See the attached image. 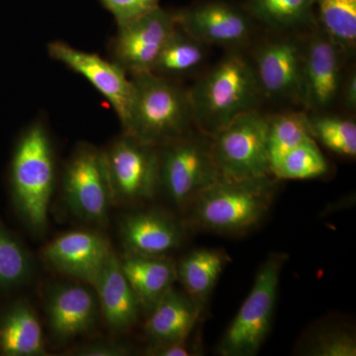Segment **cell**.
Returning a JSON list of instances; mask_svg holds the SVG:
<instances>
[{"label": "cell", "mask_w": 356, "mask_h": 356, "mask_svg": "<svg viewBox=\"0 0 356 356\" xmlns=\"http://www.w3.org/2000/svg\"><path fill=\"white\" fill-rule=\"evenodd\" d=\"M194 126L213 137L234 119L257 110L262 97L254 63L229 51L188 90Z\"/></svg>", "instance_id": "obj_1"}, {"label": "cell", "mask_w": 356, "mask_h": 356, "mask_svg": "<svg viewBox=\"0 0 356 356\" xmlns=\"http://www.w3.org/2000/svg\"><path fill=\"white\" fill-rule=\"evenodd\" d=\"M315 6L321 29L351 57L356 46V0H315Z\"/></svg>", "instance_id": "obj_25"}, {"label": "cell", "mask_w": 356, "mask_h": 356, "mask_svg": "<svg viewBox=\"0 0 356 356\" xmlns=\"http://www.w3.org/2000/svg\"><path fill=\"white\" fill-rule=\"evenodd\" d=\"M207 46L177 25L159 54L151 74L172 81L188 76L203 64Z\"/></svg>", "instance_id": "obj_23"}, {"label": "cell", "mask_w": 356, "mask_h": 356, "mask_svg": "<svg viewBox=\"0 0 356 356\" xmlns=\"http://www.w3.org/2000/svg\"><path fill=\"white\" fill-rule=\"evenodd\" d=\"M44 310L49 332L57 343H67L92 332L100 315L95 290L74 283L49 288Z\"/></svg>", "instance_id": "obj_15"}, {"label": "cell", "mask_w": 356, "mask_h": 356, "mask_svg": "<svg viewBox=\"0 0 356 356\" xmlns=\"http://www.w3.org/2000/svg\"><path fill=\"white\" fill-rule=\"evenodd\" d=\"M311 139L305 112H287L267 118V149L271 172L285 154Z\"/></svg>", "instance_id": "obj_24"}, {"label": "cell", "mask_w": 356, "mask_h": 356, "mask_svg": "<svg viewBox=\"0 0 356 356\" xmlns=\"http://www.w3.org/2000/svg\"><path fill=\"white\" fill-rule=\"evenodd\" d=\"M100 314L107 327L120 334L132 330L139 321L142 307L122 270L120 259L113 252L92 286Z\"/></svg>", "instance_id": "obj_18"}, {"label": "cell", "mask_w": 356, "mask_h": 356, "mask_svg": "<svg viewBox=\"0 0 356 356\" xmlns=\"http://www.w3.org/2000/svg\"><path fill=\"white\" fill-rule=\"evenodd\" d=\"M133 350L127 343L115 341H95L83 343L67 351L74 356H127Z\"/></svg>", "instance_id": "obj_32"}, {"label": "cell", "mask_w": 356, "mask_h": 356, "mask_svg": "<svg viewBox=\"0 0 356 356\" xmlns=\"http://www.w3.org/2000/svg\"><path fill=\"white\" fill-rule=\"evenodd\" d=\"M102 151L113 205L154 197L159 189L158 147L122 133Z\"/></svg>", "instance_id": "obj_9"}, {"label": "cell", "mask_w": 356, "mask_h": 356, "mask_svg": "<svg viewBox=\"0 0 356 356\" xmlns=\"http://www.w3.org/2000/svg\"><path fill=\"white\" fill-rule=\"evenodd\" d=\"M210 139L213 159L222 177H273L267 149V118L257 110L236 117Z\"/></svg>", "instance_id": "obj_6"}, {"label": "cell", "mask_w": 356, "mask_h": 356, "mask_svg": "<svg viewBox=\"0 0 356 356\" xmlns=\"http://www.w3.org/2000/svg\"><path fill=\"white\" fill-rule=\"evenodd\" d=\"M343 106L350 111H355L356 108V74L351 72L346 79H343L341 86V95Z\"/></svg>", "instance_id": "obj_34"}, {"label": "cell", "mask_w": 356, "mask_h": 356, "mask_svg": "<svg viewBox=\"0 0 356 356\" xmlns=\"http://www.w3.org/2000/svg\"><path fill=\"white\" fill-rule=\"evenodd\" d=\"M116 20L117 26L144 15L159 6V0H99Z\"/></svg>", "instance_id": "obj_31"}, {"label": "cell", "mask_w": 356, "mask_h": 356, "mask_svg": "<svg viewBox=\"0 0 356 356\" xmlns=\"http://www.w3.org/2000/svg\"><path fill=\"white\" fill-rule=\"evenodd\" d=\"M305 44L298 38L281 37L257 47L252 63L262 96L303 104Z\"/></svg>", "instance_id": "obj_11"}, {"label": "cell", "mask_w": 356, "mask_h": 356, "mask_svg": "<svg viewBox=\"0 0 356 356\" xmlns=\"http://www.w3.org/2000/svg\"><path fill=\"white\" fill-rule=\"evenodd\" d=\"M200 311L195 300L172 286L149 312L144 327L147 339L151 344L186 341Z\"/></svg>", "instance_id": "obj_19"}, {"label": "cell", "mask_w": 356, "mask_h": 356, "mask_svg": "<svg viewBox=\"0 0 356 356\" xmlns=\"http://www.w3.org/2000/svg\"><path fill=\"white\" fill-rule=\"evenodd\" d=\"M63 194L70 212L95 226H108L111 193L102 149L88 143L77 145L65 163Z\"/></svg>", "instance_id": "obj_8"}, {"label": "cell", "mask_w": 356, "mask_h": 356, "mask_svg": "<svg viewBox=\"0 0 356 356\" xmlns=\"http://www.w3.org/2000/svg\"><path fill=\"white\" fill-rule=\"evenodd\" d=\"M231 259L217 248H198L185 255L177 264V280L184 291L201 305L216 285Z\"/></svg>", "instance_id": "obj_22"}, {"label": "cell", "mask_w": 356, "mask_h": 356, "mask_svg": "<svg viewBox=\"0 0 356 356\" xmlns=\"http://www.w3.org/2000/svg\"><path fill=\"white\" fill-rule=\"evenodd\" d=\"M177 27L175 13L158 6L118 25L110 42L111 60L130 76L151 74L168 37Z\"/></svg>", "instance_id": "obj_10"}, {"label": "cell", "mask_w": 356, "mask_h": 356, "mask_svg": "<svg viewBox=\"0 0 356 356\" xmlns=\"http://www.w3.org/2000/svg\"><path fill=\"white\" fill-rule=\"evenodd\" d=\"M131 79L132 100L123 133L158 147L191 133L194 122L188 90L154 74Z\"/></svg>", "instance_id": "obj_3"}, {"label": "cell", "mask_w": 356, "mask_h": 356, "mask_svg": "<svg viewBox=\"0 0 356 356\" xmlns=\"http://www.w3.org/2000/svg\"><path fill=\"white\" fill-rule=\"evenodd\" d=\"M37 312L25 299L14 301L0 315V355H48Z\"/></svg>", "instance_id": "obj_20"}, {"label": "cell", "mask_w": 356, "mask_h": 356, "mask_svg": "<svg viewBox=\"0 0 356 356\" xmlns=\"http://www.w3.org/2000/svg\"><path fill=\"white\" fill-rule=\"evenodd\" d=\"M276 192L275 177H221L199 192L189 205L192 220L217 233H242L266 217Z\"/></svg>", "instance_id": "obj_4"}, {"label": "cell", "mask_w": 356, "mask_h": 356, "mask_svg": "<svg viewBox=\"0 0 356 356\" xmlns=\"http://www.w3.org/2000/svg\"><path fill=\"white\" fill-rule=\"evenodd\" d=\"M159 189L178 207L209 186L221 173L211 152V142L189 133L159 147Z\"/></svg>", "instance_id": "obj_7"}, {"label": "cell", "mask_w": 356, "mask_h": 356, "mask_svg": "<svg viewBox=\"0 0 356 356\" xmlns=\"http://www.w3.org/2000/svg\"><path fill=\"white\" fill-rule=\"evenodd\" d=\"M33 273L29 250L0 219V294L26 284Z\"/></svg>", "instance_id": "obj_26"}, {"label": "cell", "mask_w": 356, "mask_h": 356, "mask_svg": "<svg viewBox=\"0 0 356 356\" xmlns=\"http://www.w3.org/2000/svg\"><path fill=\"white\" fill-rule=\"evenodd\" d=\"M184 226L161 211H140L126 215L120 222L124 254L161 257L184 242Z\"/></svg>", "instance_id": "obj_17"}, {"label": "cell", "mask_w": 356, "mask_h": 356, "mask_svg": "<svg viewBox=\"0 0 356 356\" xmlns=\"http://www.w3.org/2000/svg\"><path fill=\"white\" fill-rule=\"evenodd\" d=\"M56 182V158L48 128L32 122L14 149L10 165L11 194L16 210L33 235L44 236Z\"/></svg>", "instance_id": "obj_2"}, {"label": "cell", "mask_w": 356, "mask_h": 356, "mask_svg": "<svg viewBox=\"0 0 356 356\" xmlns=\"http://www.w3.org/2000/svg\"><path fill=\"white\" fill-rule=\"evenodd\" d=\"M303 353L313 356H355L356 339L343 329L325 330L308 339Z\"/></svg>", "instance_id": "obj_30"}, {"label": "cell", "mask_w": 356, "mask_h": 356, "mask_svg": "<svg viewBox=\"0 0 356 356\" xmlns=\"http://www.w3.org/2000/svg\"><path fill=\"white\" fill-rule=\"evenodd\" d=\"M312 138L332 152L348 158L356 156V123L353 119L339 115L308 114Z\"/></svg>", "instance_id": "obj_28"}, {"label": "cell", "mask_w": 356, "mask_h": 356, "mask_svg": "<svg viewBox=\"0 0 356 356\" xmlns=\"http://www.w3.org/2000/svg\"><path fill=\"white\" fill-rule=\"evenodd\" d=\"M250 15L271 29L290 31L311 21L315 0H250Z\"/></svg>", "instance_id": "obj_27"}, {"label": "cell", "mask_w": 356, "mask_h": 356, "mask_svg": "<svg viewBox=\"0 0 356 356\" xmlns=\"http://www.w3.org/2000/svg\"><path fill=\"white\" fill-rule=\"evenodd\" d=\"M175 18L180 29L206 44L240 48L252 34L250 16L225 2H210L178 11Z\"/></svg>", "instance_id": "obj_16"}, {"label": "cell", "mask_w": 356, "mask_h": 356, "mask_svg": "<svg viewBox=\"0 0 356 356\" xmlns=\"http://www.w3.org/2000/svg\"><path fill=\"white\" fill-rule=\"evenodd\" d=\"M119 259L143 311L149 313L177 281V264L166 255L123 254Z\"/></svg>", "instance_id": "obj_21"}, {"label": "cell", "mask_w": 356, "mask_h": 356, "mask_svg": "<svg viewBox=\"0 0 356 356\" xmlns=\"http://www.w3.org/2000/svg\"><path fill=\"white\" fill-rule=\"evenodd\" d=\"M286 259L287 255L273 254L259 267L252 291L218 346V355H257L270 331L281 270Z\"/></svg>", "instance_id": "obj_5"}, {"label": "cell", "mask_w": 356, "mask_h": 356, "mask_svg": "<svg viewBox=\"0 0 356 356\" xmlns=\"http://www.w3.org/2000/svg\"><path fill=\"white\" fill-rule=\"evenodd\" d=\"M147 355L153 356H191L196 355L199 350L191 348L186 341L161 344H151L146 350Z\"/></svg>", "instance_id": "obj_33"}, {"label": "cell", "mask_w": 356, "mask_h": 356, "mask_svg": "<svg viewBox=\"0 0 356 356\" xmlns=\"http://www.w3.org/2000/svg\"><path fill=\"white\" fill-rule=\"evenodd\" d=\"M113 252L102 234L95 229H74L47 243L42 257L54 270L92 286Z\"/></svg>", "instance_id": "obj_14"}, {"label": "cell", "mask_w": 356, "mask_h": 356, "mask_svg": "<svg viewBox=\"0 0 356 356\" xmlns=\"http://www.w3.org/2000/svg\"><path fill=\"white\" fill-rule=\"evenodd\" d=\"M327 168L316 140L311 139L285 154L273 168V175L280 179H313L327 173Z\"/></svg>", "instance_id": "obj_29"}, {"label": "cell", "mask_w": 356, "mask_h": 356, "mask_svg": "<svg viewBox=\"0 0 356 356\" xmlns=\"http://www.w3.org/2000/svg\"><path fill=\"white\" fill-rule=\"evenodd\" d=\"M48 53L51 58L91 83L110 103L123 127L127 120L133 93L132 79L125 70L111 58L106 60L97 54L79 50L63 41L49 44Z\"/></svg>", "instance_id": "obj_12"}, {"label": "cell", "mask_w": 356, "mask_h": 356, "mask_svg": "<svg viewBox=\"0 0 356 356\" xmlns=\"http://www.w3.org/2000/svg\"><path fill=\"white\" fill-rule=\"evenodd\" d=\"M344 55L321 28L306 40L304 55V106L313 113L331 108L341 95Z\"/></svg>", "instance_id": "obj_13"}]
</instances>
